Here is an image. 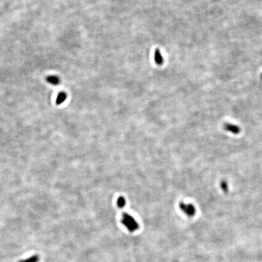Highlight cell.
<instances>
[{
	"mask_svg": "<svg viewBox=\"0 0 262 262\" xmlns=\"http://www.w3.org/2000/svg\"><path fill=\"white\" fill-rule=\"evenodd\" d=\"M121 223L131 232H134L139 229V225L134 217L128 213L124 212L121 220Z\"/></svg>",
	"mask_w": 262,
	"mask_h": 262,
	"instance_id": "1",
	"label": "cell"
},
{
	"mask_svg": "<svg viewBox=\"0 0 262 262\" xmlns=\"http://www.w3.org/2000/svg\"><path fill=\"white\" fill-rule=\"evenodd\" d=\"M223 126L225 131L231 132L234 134H238L241 131L240 128L237 125H234V124L225 123Z\"/></svg>",
	"mask_w": 262,
	"mask_h": 262,
	"instance_id": "3",
	"label": "cell"
},
{
	"mask_svg": "<svg viewBox=\"0 0 262 262\" xmlns=\"http://www.w3.org/2000/svg\"><path fill=\"white\" fill-rule=\"evenodd\" d=\"M39 260V257L37 255H32L26 259L18 261V262H38Z\"/></svg>",
	"mask_w": 262,
	"mask_h": 262,
	"instance_id": "7",
	"label": "cell"
},
{
	"mask_svg": "<svg viewBox=\"0 0 262 262\" xmlns=\"http://www.w3.org/2000/svg\"><path fill=\"white\" fill-rule=\"evenodd\" d=\"M67 98V95L64 92H61L60 93L57 98V100H56V103L57 104H60L61 103H63L66 99Z\"/></svg>",
	"mask_w": 262,
	"mask_h": 262,
	"instance_id": "6",
	"label": "cell"
},
{
	"mask_svg": "<svg viewBox=\"0 0 262 262\" xmlns=\"http://www.w3.org/2000/svg\"><path fill=\"white\" fill-rule=\"evenodd\" d=\"M47 81L53 85H57L60 82V79L57 76H49L47 78Z\"/></svg>",
	"mask_w": 262,
	"mask_h": 262,
	"instance_id": "5",
	"label": "cell"
},
{
	"mask_svg": "<svg viewBox=\"0 0 262 262\" xmlns=\"http://www.w3.org/2000/svg\"><path fill=\"white\" fill-rule=\"evenodd\" d=\"M154 59L155 61L158 65H161L163 63V57L161 54L158 49H156L154 52Z\"/></svg>",
	"mask_w": 262,
	"mask_h": 262,
	"instance_id": "4",
	"label": "cell"
},
{
	"mask_svg": "<svg viewBox=\"0 0 262 262\" xmlns=\"http://www.w3.org/2000/svg\"><path fill=\"white\" fill-rule=\"evenodd\" d=\"M260 78H261V79L262 80V73H261V75H260Z\"/></svg>",
	"mask_w": 262,
	"mask_h": 262,
	"instance_id": "10",
	"label": "cell"
},
{
	"mask_svg": "<svg viewBox=\"0 0 262 262\" xmlns=\"http://www.w3.org/2000/svg\"><path fill=\"white\" fill-rule=\"evenodd\" d=\"M179 208L188 217H194L196 213V207L191 203H185L180 202L179 203Z\"/></svg>",
	"mask_w": 262,
	"mask_h": 262,
	"instance_id": "2",
	"label": "cell"
},
{
	"mask_svg": "<svg viewBox=\"0 0 262 262\" xmlns=\"http://www.w3.org/2000/svg\"><path fill=\"white\" fill-rule=\"evenodd\" d=\"M126 204V201L125 199H124L123 197H120L117 200V205L119 207V208H123L124 206H125Z\"/></svg>",
	"mask_w": 262,
	"mask_h": 262,
	"instance_id": "9",
	"label": "cell"
},
{
	"mask_svg": "<svg viewBox=\"0 0 262 262\" xmlns=\"http://www.w3.org/2000/svg\"><path fill=\"white\" fill-rule=\"evenodd\" d=\"M220 188H222V189L223 190V192H228V185L226 181L225 180H222L221 182H220Z\"/></svg>",
	"mask_w": 262,
	"mask_h": 262,
	"instance_id": "8",
	"label": "cell"
}]
</instances>
